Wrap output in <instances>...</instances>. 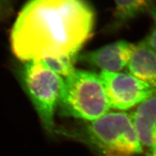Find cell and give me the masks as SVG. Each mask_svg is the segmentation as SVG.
Here are the masks:
<instances>
[{"label": "cell", "mask_w": 156, "mask_h": 156, "mask_svg": "<svg viewBox=\"0 0 156 156\" xmlns=\"http://www.w3.org/2000/svg\"><path fill=\"white\" fill-rule=\"evenodd\" d=\"M94 23L86 0H30L12 26V51L23 62L78 55Z\"/></svg>", "instance_id": "obj_1"}, {"label": "cell", "mask_w": 156, "mask_h": 156, "mask_svg": "<svg viewBox=\"0 0 156 156\" xmlns=\"http://www.w3.org/2000/svg\"><path fill=\"white\" fill-rule=\"evenodd\" d=\"M109 109L100 74L76 69L65 78L58 105L62 116L90 122L107 114Z\"/></svg>", "instance_id": "obj_2"}, {"label": "cell", "mask_w": 156, "mask_h": 156, "mask_svg": "<svg viewBox=\"0 0 156 156\" xmlns=\"http://www.w3.org/2000/svg\"><path fill=\"white\" fill-rule=\"evenodd\" d=\"M104 156H134L143 152L131 115L111 112L89 122L81 135Z\"/></svg>", "instance_id": "obj_3"}, {"label": "cell", "mask_w": 156, "mask_h": 156, "mask_svg": "<svg viewBox=\"0 0 156 156\" xmlns=\"http://www.w3.org/2000/svg\"><path fill=\"white\" fill-rule=\"evenodd\" d=\"M20 78L42 126L49 132L55 131V115L65 78L52 70L42 60L23 62Z\"/></svg>", "instance_id": "obj_4"}, {"label": "cell", "mask_w": 156, "mask_h": 156, "mask_svg": "<svg viewBox=\"0 0 156 156\" xmlns=\"http://www.w3.org/2000/svg\"><path fill=\"white\" fill-rule=\"evenodd\" d=\"M100 76L112 109L128 110L156 94L152 87L131 74L101 71Z\"/></svg>", "instance_id": "obj_5"}, {"label": "cell", "mask_w": 156, "mask_h": 156, "mask_svg": "<svg viewBox=\"0 0 156 156\" xmlns=\"http://www.w3.org/2000/svg\"><path fill=\"white\" fill-rule=\"evenodd\" d=\"M135 44L118 41L78 55L77 61L100 68L101 71L119 72L128 66Z\"/></svg>", "instance_id": "obj_6"}, {"label": "cell", "mask_w": 156, "mask_h": 156, "mask_svg": "<svg viewBox=\"0 0 156 156\" xmlns=\"http://www.w3.org/2000/svg\"><path fill=\"white\" fill-rule=\"evenodd\" d=\"M131 116L142 146L156 150V94L139 104Z\"/></svg>", "instance_id": "obj_7"}, {"label": "cell", "mask_w": 156, "mask_h": 156, "mask_svg": "<svg viewBox=\"0 0 156 156\" xmlns=\"http://www.w3.org/2000/svg\"><path fill=\"white\" fill-rule=\"evenodd\" d=\"M127 67L129 74L152 87L156 92V53L146 39L135 45Z\"/></svg>", "instance_id": "obj_8"}, {"label": "cell", "mask_w": 156, "mask_h": 156, "mask_svg": "<svg viewBox=\"0 0 156 156\" xmlns=\"http://www.w3.org/2000/svg\"><path fill=\"white\" fill-rule=\"evenodd\" d=\"M115 26H119L155 6L156 0H114Z\"/></svg>", "instance_id": "obj_9"}, {"label": "cell", "mask_w": 156, "mask_h": 156, "mask_svg": "<svg viewBox=\"0 0 156 156\" xmlns=\"http://www.w3.org/2000/svg\"><path fill=\"white\" fill-rule=\"evenodd\" d=\"M77 56H65L54 58H48L42 61L52 70L66 78L74 72L75 62L77 61Z\"/></svg>", "instance_id": "obj_10"}, {"label": "cell", "mask_w": 156, "mask_h": 156, "mask_svg": "<svg viewBox=\"0 0 156 156\" xmlns=\"http://www.w3.org/2000/svg\"><path fill=\"white\" fill-rule=\"evenodd\" d=\"M149 13L152 16L154 23V27L152 29V31H151L149 37L146 38L148 44L152 49L156 53V7L155 5L150 9L148 11Z\"/></svg>", "instance_id": "obj_11"}, {"label": "cell", "mask_w": 156, "mask_h": 156, "mask_svg": "<svg viewBox=\"0 0 156 156\" xmlns=\"http://www.w3.org/2000/svg\"><path fill=\"white\" fill-rule=\"evenodd\" d=\"M146 156H155V155H154V153H153L152 152H151V151H150V153H149L147 155H146Z\"/></svg>", "instance_id": "obj_12"}, {"label": "cell", "mask_w": 156, "mask_h": 156, "mask_svg": "<svg viewBox=\"0 0 156 156\" xmlns=\"http://www.w3.org/2000/svg\"><path fill=\"white\" fill-rule=\"evenodd\" d=\"M151 151H152V152L154 153V155H155V156H156V150H151Z\"/></svg>", "instance_id": "obj_13"}]
</instances>
